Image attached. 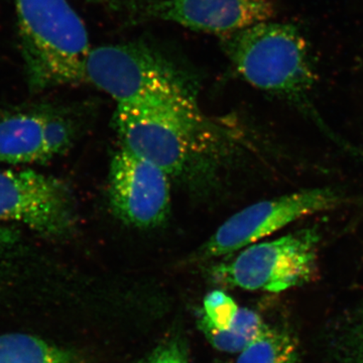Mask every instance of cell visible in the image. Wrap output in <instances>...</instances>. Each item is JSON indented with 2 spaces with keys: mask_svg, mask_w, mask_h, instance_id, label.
<instances>
[{
  "mask_svg": "<svg viewBox=\"0 0 363 363\" xmlns=\"http://www.w3.org/2000/svg\"><path fill=\"white\" fill-rule=\"evenodd\" d=\"M220 39L227 58L247 83L285 100L338 147L363 160V150L336 135L313 102L316 72L309 45L297 26L264 21Z\"/></svg>",
  "mask_w": 363,
  "mask_h": 363,
  "instance_id": "1",
  "label": "cell"
},
{
  "mask_svg": "<svg viewBox=\"0 0 363 363\" xmlns=\"http://www.w3.org/2000/svg\"><path fill=\"white\" fill-rule=\"evenodd\" d=\"M30 90L84 82L91 51L84 23L68 0H14Z\"/></svg>",
  "mask_w": 363,
  "mask_h": 363,
  "instance_id": "2",
  "label": "cell"
},
{
  "mask_svg": "<svg viewBox=\"0 0 363 363\" xmlns=\"http://www.w3.org/2000/svg\"><path fill=\"white\" fill-rule=\"evenodd\" d=\"M84 78L117 106L199 108L192 83L167 57L142 43L91 49Z\"/></svg>",
  "mask_w": 363,
  "mask_h": 363,
  "instance_id": "3",
  "label": "cell"
},
{
  "mask_svg": "<svg viewBox=\"0 0 363 363\" xmlns=\"http://www.w3.org/2000/svg\"><path fill=\"white\" fill-rule=\"evenodd\" d=\"M121 145L164 169L185 176L213 147V131L199 108L117 106Z\"/></svg>",
  "mask_w": 363,
  "mask_h": 363,
  "instance_id": "4",
  "label": "cell"
},
{
  "mask_svg": "<svg viewBox=\"0 0 363 363\" xmlns=\"http://www.w3.org/2000/svg\"><path fill=\"white\" fill-rule=\"evenodd\" d=\"M321 233L298 229L267 242L253 243L212 269L217 283L248 291L279 293L311 281L317 269Z\"/></svg>",
  "mask_w": 363,
  "mask_h": 363,
  "instance_id": "5",
  "label": "cell"
},
{
  "mask_svg": "<svg viewBox=\"0 0 363 363\" xmlns=\"http://www.w3.org/2000/svg\"><path fill=\"white\" fill-rule=\"evenodd\" d=\"M348 198L332 188H312L255 203L227 219L203 245L204 257H220L257 242L293 222L343 206Z\"/></svg>",
  "mask_w": 363,
  "mask_h": 363,
  "instance_id": "6",
  "label": "cell"
},
{
  "mask_svg": "<svg viewBox=\"0 0 363 363\" xmlns=\"http://www.w3.org/2000/svg\"><path fill=\"white\" fill-rule=\"evenodd\" d=\"M0 221L16 222L45 238L75 226L73 197L65 183L33 169H0Z\"/></svg>",
  "mask_w": 363,
  "mask_h": 363,
  "instance_id": "7",
  "label": "cell"
},
{
  "mask_svg": "<svg viewBox=\"0 0 363 363\" xmlns=\"http://www.w3.org/2000/svg\"><path fill=\"white\" fill-rule=\"evenodd\" d=\"M112 11L135 21H162L224 35L271 21L272 0H104Z\"/></svg>",
  "mask_w": 363,
  "mask_h": 363,
  "instance_id": "8",
  "label": "cell"
},
{
  "mask_svg": "<svg viewBox=\"0 0 363 363\" xmlns=\"http://www.w3.org/2000/svg\"><path fill=\"white\" fill-rule=\"evenodd\" d=\"M164 169L121 145L109 169V202L119 220L140 229L155 228L168 219L171 182Z\"/></svg>",
  "mask_w": 363,
  "mask_h": 363,
  "instance_id": "9",
  "label": "cell"
},
{
  "mask_svg": "<svg viewBox=\"0 0 363 363\" xmlns=\"http://www.w3.org/2000/svg\"><path fill=\"white\" fill-rule=\"evenodd\" d=\"M76 128L65 112L49 105L18 107L0 114V162L40 164L65 154Z\"/></svg>",
  "mask_w": 363,
  "mask_h": 363,
  "instance_id": "10",
  "label": "cell"
},
{
  "mask_svg": "<svg viewBox=\"0 0 363 363\" xmlns=\"http://www.w3.org/2000/svg\"><path fill=\"white\" fill-rule=\"evenodd\" d=\"M0 363H80L71 352L35 336L0 335Z\"/></svg>",
  "mask_w": 363,
  "mask_h": 363,
  "instance_id": "11",
  "label": "cell"
},
{
  "mask_svg": "<svg viewBox=\"0 0 363 363\" xmlns=\"http://www.w3.org/2000/svg\"><path fill=\"white\" fill-rule=\"evenodd\" d=\"M198 325L213 347L229 353L245 350L267 326L257 313L247 308L240 309L230 328L225 330L216 328L204 314H202Z\"/></svg>",
  "mask_w": 363,
  "mask_h": 363,
  "instance_id": "12",
  "label": "cell"
},
{
  "mask_svg": "<svg viewBox=\"0 0 363 363\" xmlns=\"http://www.w3.org/2000/svg\"><path fill=\"white\" fill-rule=\"evenodd\" d=\"M298 353L290 334L264 327L262 333L245 350L236 363H297Z\"/></svg>",
  "mask_w": 363,
  "mask_h": 363,
  "instance_id": "13",
  "label": "cell"
},
{
  "mask_svg": "<svg viewBox=\"0 0 363 363\" xmlns=\"http://www.w3.org/2000/svg\"><path fill=\"white\" fill-rule=\"evenodd\" d=\"M238 311L240 308L233 298L222 291H213L204 298L203 314L216 328H230Z\"/></svg>",
  "mask_w": 363,
  "mask_h": 363,
  "instance_id": "14",
  "label": "cell"
},
{
  "mask_svg": "<svg viewBox=\"0 0 363 363\" xmlns=\"http://www.w3.org/2000/svg\"><path fill=\"white\" fill-rule=\"evenodd\" d=\"M140 363H188L187 353L178 340H168L160 344Z\"/></svg>",
  "mask_w": 363,
  "mask_h": 363,
  "instance_id": "15",
  "label": "cell"
},
{
  "mask_svg": "<svg viewBox=\"0 0 363 363\" xmlns=\"http://www.w3.org/2000/svg\"><path fill=\"white\" fill-rule=\"evenodd\" d=\"M21 233L18 229L0 224V260L18 245Z\"/></svg>",
  "mask_w": 363,
  "mask_h": 363,
  "instance_id": "16",
  "label": "cell"
},
{
  "mask_svg": "<svg viewBox=\"0 0 363 363\" xmlns=\"http://www.w3.org/2000/svg\"><path fill=\"white\" fill-rule=\"evenodd\" d=\"M360 347H362L363 357V329L360 331Z\"/></svg>",
  "mask_w": 363,
  "mask_h": 363,
  "instance_id": "17",
  "label": "cell"
}]
</instances>
